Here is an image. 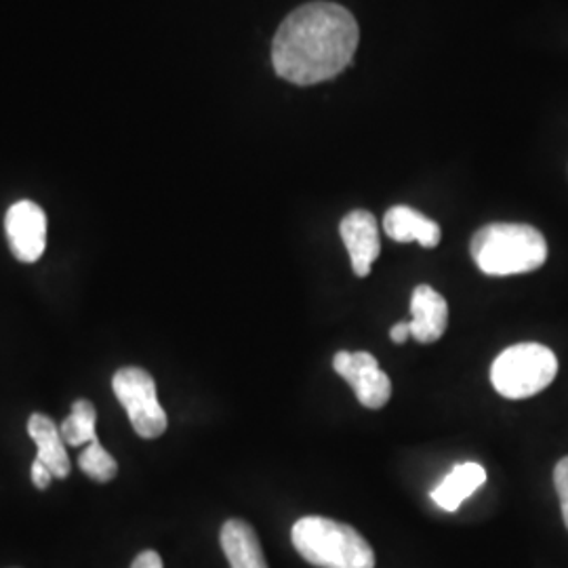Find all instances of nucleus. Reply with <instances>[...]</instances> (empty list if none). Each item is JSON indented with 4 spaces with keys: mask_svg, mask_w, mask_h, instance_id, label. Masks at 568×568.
<instances>
[{
    "mask_svg": "<svg viewBox=\"0 0 568 568\" xmlns=\"http://www.w3.org/2000/svg\"><path fill=\"white\" fill-rule=\"evenodd\" d=\"M558 358L541 344H516L504 349L490 366V382L509 400L530 398L556 379Z\"/></svg>",
    "mask_w": 568,
    "mask_h": 568,
    "instance_id": "20e7f679",
    "label": "nucleus"
},
{
    "mask_svg": "<svg viewBox=\"0 0 568 568\" xmlns=\"http://www.w3.org/2000/svg\"><path fill=\"white\" fill-rule=\"evenodd\" d=\"M358 23L337 2H310L281 23L272 63L284 81L307 87L342 74L358 49Z\"/></svg>",
    "mask_w": 568,
    "mask_h": 568,
    "instance_id": "f257e3e1",
    "label": "nucleus"
},
{
    "mask_svg": "<svg viewBox=\"0 0 568 568\" xmlns=\"http://www.w3.org/2000/svg\"><path fill=\"white\" fill-rule=\"evenodd\" d=\"M339 234H342L345 248L349 253V262H352L354 274L365 278V276H368L373 264L377 262L379 251H382L377 220L373 217V213L363 211V209L352 211L342 220Z\"/></svg>",
    "mask_w": 568,
    "mask_h": 568,
    "instance_id": "6e6552de",
    "label": "nucleus"
},
{
    "mask_svg": "<svg viewBox=\"0 0 568 568\" xmlns=\"http://www.w3.org/2000/svg\"><path fill=\"white\" fill-rule=\"evenodd\" d=\"M408 335H410V325H408V323H398V325L392 328V339H394V344H405Z\"/></svg>",
    "mask_w": 568,
    "mask_h": 568,
    "instance_id": "6ab92c4d",
    "label": "nucleus"
},
{
    "mask_svg": "<svg viewBox=\"0 0 568 568\" xmlns=\"http://www.w3.org/2000/svg\"><path fill=\"white\" fill-rule=\"evenodd\" d=\"M79 467L95 483H110L119 474L116 459L103 448L100 438L87 445L79 457Z\"/></svg>",
    "mask_w": 568,
    "mask_h": 568,
    "instance_id": "2eb2a0df",
    "label": "nucleus"
},
{
    "mask_svg": "<svg viewBox=\"0 0 568 568\" xmlns=\"http://www.w3.org/2000/svg\"><path fill=\"white\" fill-rule=\"evenodd\" d=\"M222 548L232 568H267L255 528L244 520H227L222 528Z\"/></svg>",
    "mask_w": 568,
    "mask_h": 568,
    "instance_id": "f8f14e48",
    "label": "nucleus"
},
{
    "mask_svg": "<svg viewBox=\"0 0 568 568\" xmlns=\"http://www.w3.org/2000/svg\"><path fill=\"white\" fill-rule=\"evenodd\" d=\"M293 546L305 562L318 568H375V551L356 528L305 516L291 530Z\"/></svg>",
    "mask_w": 568,
    "mask_h": 568,
    "instance_id": "7ed1b4c3",
    "label": "nucleus"
},
{
    "mask_svg": "<svg viewBox=\"0 0 568 568\" xmlns=\"http://www.w3.org/2000/svg\"><path fill=\"white\" fill-rule=\"evenodd\" d=\"M333 368L352 386L356 398L366 408H382L392 398V382L368 352H337Z\"/></svg>",
    "mask_w": 568,
    "mask_h": 568,
    "instance_id": "423d86ee",
    "label": "nucleus"
},
{
    "mask_svg": "<svg viewBox=\"0 0 568 568\" xmlns=\"http://www.w3.org/2000/svg\"><path fill=\"white\" fill-rule=\"evenodd\" d=\"M28 434L37 445V459L51 469L53 478H68L72 464L61 438L60 426L51 417L34 413L28 419Z\"/></svg>",
    "mask_w": 568,
    "mask_h": 568,
    "instance_id": "9b49d317",
    "label": "nucleus"
},
{
    "mask_svg": "<svg viewBox=\"0 0 568 568\" xmlns=\"http://www.w3.org/2000/svg\"><path fill=\"white\" fill-rule=\"evenodd\" d=\"M7 241L21 264L39 262L47 246V215L32 201L11 204L4 217Z\"/></svg>",
    "mask_w": 568,
    "mask_h": 568,
    "instance_id": "0eeeda50",
    "label": "nucleus"
},
{
    "mask_svg": "<svg viewBox=\"0 0 568 568\" xmlns=\"http://www.w3.org/2000/svg\"><path fill=\"white\" fill-rule=\"evenodd\" d=\"M112 389L124 406L131 426L142 438L152 440L163 436L169 419L159 403L156 382L148 371L138 366H126L116 371L112 377Z\"/></svg>",
    "mask_w": 568,
    "mask_h": 568,
    "instance_id": "39448f33",
    "label": "nucleus"
},
{
    "mask_svg": "<svg viewBox=\"0 0 568 568\" xmlns=\"http://www.w3.org/2000/svg\"><path fill=\"white\" fill-rule=\"evenodd\" d=\"M131 568H164L163 558H161L156 551L148 549V551H142V554L133 560Z\"/></svg>",
    "mask_w": 568,
    "mask_h": 568,
    "instance_id": "a211bd4d",
    "label": "nucleus"
},
{
    "mask_svg": "<svg viewBox=\"0 0 568 568\" xmlns=\"http://www.w3.org/2000/svg\"><path fill=\"white\" fill-rule=\"evenodd\" d=\"M471 260L488 276L535 272L548 260L544 234L528 224H490L480 227L471 244Z\"/></svg>",
    "mask_w": 568,
    "mask_h": 568,
    "instance_id": "f03ea898",
    "label": "nucleus"
},
{
    "mask_svg": "<svg viewBox=\"0 0 568 568\" xmlns=\"http://www.w3.org/2000/svg\"><path fill=\"white\" fill-rule=\"evenodd\" d=\"M410 335L419 344L438 342L448 326L447 300L427 284H419L410 297Z\"/></svg>",
    "mask_w": 568,
    "mask_h": 568,
    "instance_id": "1a4fd4ad",
    "label": "nucleus"
},
{
    "mask_svg": "<svg viewBox=\"0 0 568 568\" xmlns=\"http://www.w3.org/2000/svg\"><path fill=\"white\" fill-rule=\"evenodd\" d=\"M384 230L387 236L396 243H419L426 248H434L440 244L443 230L436 222H432L424 213L396 204L392 206L384 217Z\"/></svg>",
    "mask_w": 568,
    "mask_h": 568,
    "instance_id": "9d476101",
    "label": "nucleus"
},
{
    "mask_svg": "<svg viewBox=\"0 0 568 568\" xmlns=\"http://www.w3.org/2000/svg\"><path fill=\"white\" fill-rule=\"evenodd\" d=\"M554 485L560 497V508H562V518L568 528V455L562 457L556 467H554Z\"/></svg>",
    "mask_w": 568,
    "mask_h": 568,
    "instance_id": "dca6fc26",
    "label": "nucleus"
},
{
    "mask_svg": "<svg viewBox=\"0 0 568 568\" xmlns=\"http://www.w3.org/2000/svg\"><path fill=\"white\" fill-rule=\"evenodd\" d=\"M487 483V471L480 464H462L453 467L447 478L432 490V499L447 511H457L459 506Z\"/></svg>",
    "mask_w": 568,
    "mask_h": 568,
    "instance_id": "ddd939ff",
    "label": "nucleus"
},
{
    "mask_svg": "<svg viewBox=\"0 0 568 568\" xmlns=\"http://www.w3.org/2000/svg\"><path fill=\"white\" fill-rule=\"evenodd\" d=\"M30 476H32V483L37 485V488H44L51 485V480H53V474H51V469L44 466L42 462L39 459H34V464H32V469H30Z\"/></svg>",
    "mask_w": 568,
    "mask_h": 568,
    "instance_id": "f3484780",
    "label": "nucleus"
},
{
    "mask_svg": "<svg viewBox=\"0 0 568 568\" xmlns=\"http://www.w3.org/2000/svg\"><path fill=\"white\" fill-rule=\"evenodd\" d=\"M98 410L91 400L81 398L72 405V413L63 419L60 426L61 438L70 447H87L98 440Z\"/></svg>",
    "mask_w": 568,
    "mask_h": 568,
    "instance_id": "4468645a",
    "label": "nucleus"
}]
</instances>
